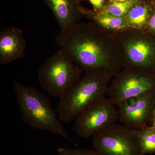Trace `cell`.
Here are the masks:
<instances>
[{
  "label": "cell",
  "instance_id": "cell-17",
  "mask_svg": "<svg viewBox=\"0 0 155 155\" xmlns=\"http://www.w3.org/2000/svg\"><path fill=\"white\" fill-rule=\"evenodd\" d=\"M94 9L95 12H99L102 9L105 4V0H88Z\"/></svg>",
  "mask_w": 155,
  "mask_h": 155
},
{
  "label": "cell",
  "instance_id": "cell-22",
  "mask_svg": "<svg viewBox=\"0 0 155 155\" xmlns=\"http://www.w3.org/2000/svg\"><path fill=\"white\" fill-rule=\"evenodd\" d=\"M154 128V129H155V128Z\"/></svg>",
  "mask_w": 155,
  "mask_h": 155
},
{
  "label": "cell",
  "instance_id": "cell-6",
  "mask_svg": "<svg viewBox=\"0 0 155 155\" xmlns=\"http://www.w3.org/2000/svg\"><path fill=\"white\" fill-rule=\"evenodd\" d=\"M118 120V107L110 98L104 97L78 115L74 129L80 137L88 138L116 124Z\"/></svg>",
  "mask_w": 155,
  "mask_h": 155
},
{
  "label": "cell",
  "instance_id": "cell-20",
  "mask_svg": "<svg viewBox=\"0 0 155 155\" xmlns=\"http://www.w3.org/2000/svg\"><path fill=\"white\" fill-rule=\"evenodd\" d=\"M112 2H126L128 0H110Z\"/></svg>",
  "mask_w": 155,
  "mask_h": 155
},
{
  "label": "cell",
  "instance_id": "cell-18",
  "mask_svg": "<svg viewBox=\"0 0 155 155\" xmlns=\"http://www.w3.org/2000/svg\"><path fill=\"white\" fill-rule=\"evenodd\" d=\"M148 23L150 28L155 31V12L150 18Z\"/></svg>",
  "mask_w": 155,
  "mask_h": 155
},
{
  "label": "cell",
  "instance_id": "cell-4",
  "mask_svg": "<svg viewBox=\"0 0 155 155\" xmlns=\"http://www.w3.org/2000/svg\"><path fill=\"white\" fill-rule=\"evenodd\" d=\"M82 69L60 48L46 59L38 70L42 88L51 96L60 98L80 80Z\"/></svg>",
  "mask_w": 155,
  "mask_h": 155
},
{
  "label": "cell",
  "instance_id": "cell-12",
  "mask_svg": "<svg viewBox=\"0 0 155 155\" xmlns=\"http://www.w3.org/2000/svg\"><path fill=\"white\" fill-rule=\"evenodd\" d=\"M152 8L145 0H140L125 16L128 26L136 28H143L149 22Z\"/></svg>",
  "mask_w": 155,
  "mask_h": 155
},
{
  "label": "cell",
  "instance_id": "cell-16",
  "mask_svg": "<svg viewBox=\"0 0 155 155\" xmlns=\"http://www.w3.org/2000/svg\"><path fill=\"white\" fill-rule=\"evenodd\" d=\"M57 155H98L93 150L72 149L60 147L58 149Z\"/></svg>",
  "mask_w": 155,
  "mask_h": 155
},
{
  "label": "cell",
  "instance_id": "cell-15",
  "mask_svg": "<svg viewBox=\"0 0 155 155\" xmlns=\"http://www.w3.org/2000/svg\"><path fill=\"white\" fill-rule=\"evenodd\" d=\"M138 134L143 155L155 153V130L153 127L138 130Z\"/></svg>",
  "mask_w": 155,
  "mask_h": 155
},
{
  "label": "cell",
  "instance_id": "cell-13",
  "mask_svg": "<svg viewBox=\"0 0 155 155\" xmlns=\"http://www.w3.org/2000/svg\"><path fill=\"white\" fill-rule=\"evenodd\" d=\"M82 14L94 20L98 25L112 30H120L128 27L125 17L107 16L95 11H86L83 9Z\"/></svg>",
  "mask_w": 155,
  "mask_h": 155
},
{
  "label": "cell",
  "instance_id": "cell-9",
  "mask_svg": "<svg viewBox=\"0 0 155 155\" xmlns=\"http://www.w3.org/2000/svg\"><path fill=\"white\" fill-rule=\"evenodd\" d=\"M23 31L20 28L11 27L0 32V63L6 65L23 58L25 54L26 42Z\"/></svg>",
  "mask_w": 155,
  "mask_h": 155
},
{
  "label": "cell",
  "instance_id": "cell-21",
  "mask_svg": "<svg viewBox=\"0 0 155 155\" xmlns=\"http://www.w3.org/2000/svg\"><path fill=\"white\" fill-rule=\"evenodd\" d=\"M145 1H146V0H145ZM149 1H152V0H149Z\"/></svg>",
  "mask_w": 155,
  "mask_h": 155
},
{
  "label": "cell",
  "instance_id": "cell-8",
  "mask_svg": "<svg viewBox=\"0 0 155 155\" xmlns=\"http://www.w3.org/2000/svg\"><path fill=\"white\" fill-rule=\"evenodd\" d=\"M119 120L122 124L135 129L147 127L153 116L155 94L150 91L125 101L117 107Z\"/></svg>",
  "mask_w": 155,
  "mask_h": 155
},
{
  "label": "cell",
  "instance_id": "cell-10",
  "mask_svg": "<svg viewBox=\"0 0 155 155\" xmlns=\"http://www.w3.org/2000/svg\"><path fill=\"white\" fill-rule=\"evenodd\" d=\"M55 17L61 31L77 23L82 15L81 0H43Z\"/></svg>",
  "mask_w": 155,
  "mask_h": 155
},
{
  "label": "cell",
  "instance_id": "cell-14",
  "mask_svg": "<svg viewBox=\"0 0 155 155\" xmlns=\"http://www.w3.org/2000/svg\"><path fill=\"white\" fill-rule=\"evenodd\" d=\"M140 0H128L123 2L110 1L105 3L99 13L116 17H125L129 11L139 2Z\"/></svg>",
  "mask_w": 155,
  "mask_h": 155
},
{
  "label": "cell",
  "instance_id": "cell-19",
  "mask_svg": "<svg viewBox=\"0 0 155 155\" xmlns=\"http://www.w3.org/2000/svg\"><path fill=\"white\" fill-rule=\"evenodd\" d=\"M153 125L151 127L155 128V108L154 109V111L153 116Z\"/></svg>",
  "mask_w": 155,
  "mask_h": 155
},
{
  "label": "cell",
  "instance_id": "cell-3",
  "mask_svg": "<svg viewBox=\"0 0 155 155\" xmlns=\"http://www.w3.org/2000/svg\"><path fill=\"white\" fill-rule=\"evenodd\" d=\"M111 76L103 70L86 71L84 76L60 98L56 112L61 122H71L87 108L106 97Z\"/></svg>",
  "mask_w": 155,
  "mask_h": 155
},
{
  "label": "cell",
  "instance_id": "cell-1",
  "mask_svg": "<svg viewBox=\"0 0 155 155\" xmlns=\"http://www.w3.org/2000/svg\"><path fill=\"white\" fill-rule=\"evenodd\" d=\"M101 34L95 24L77 23L60 31L55 41L60 48L86 72L103 70L115 75L119 68L110 59V51Z\"/></svg>",
  "mask_w": 155,
  "mask_h": 155
},
{
  "label": "cell",
  "instance_id": "cell-7",
  "mask_svg": "<svg viewBox=\"0 0 155 155\" xmlns=\"http://www.w3.org/2000/svg\"><path fill=\"white\" fill-rule=\"evenodd\" d=\"M152 78L145 70L137 68H127L120 73H117L109 87V97L117 107L125 101L153 90Z\"/></svg>",
  "mask_w": 155,
  "mask_h": 155
},
{
  "label": "cell",
  "instance_id": "cell-11",
  "mask_svg": "<svg viewBox=\"0 0 155 155\" xmlns=\"http://www.w3.org/2000/svg\"><path fill=\"white\" fill-rule=\"evenodd\" d=\"M125 49L131 64L129 68L145 71L152 64L155 48L148 41L142 38L131 39L125 43Z\"/></svg>",
  "mask_w": 155,
  "mask_h": 155
},
{
  "label": "cell",
  "instance_id": "cell-5",
  "mask_svg": "<svg viewBox=\"0 0 155 155\" xmlns=\"http://www.w3.org/2000/svg\"><path fill=\"white\" fill-rule=\"evenodd\" d=\"M93 150L98 155H143L138 129L116 123L95 134Z\"/></svg>",
  "mask_w": 155,
  "mask_h": 155
},
{
  "label": "cell",
  "instance_id": "cell-2",
  "mask_svg": "<svg viewBox=\"0 0 155 155\" xmlns=\"http://www.w3.org/2000/svg\"><path fill=\"white\" fill-rule=\"evenodd\" d=\"M14 91L23 122L35 130L49 131L72 142L47 96L33 87L17 81Z\"/></svg>",
  "mask_w": 155,
  "mask_h": 155
}]
</instances>
